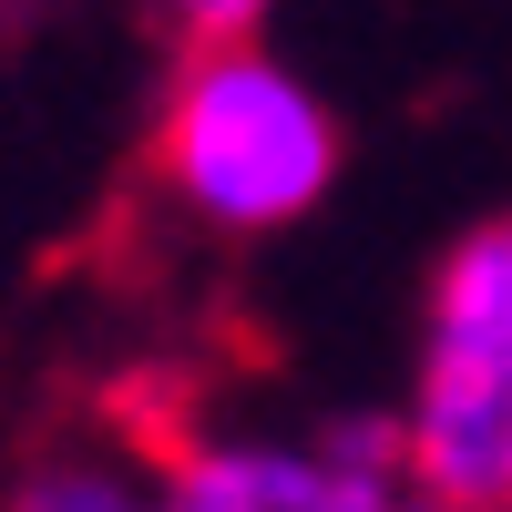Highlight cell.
Returning <instances> with one entry per match:
<instances>
[{"instance_id":"4","label":"cell","mask_w":512,"mask_h":512,"mask_svg":"<svg viewBox=\"0 0 512 512\" xmlns=\"http://www.w3.org/2000/svg\"><path fill=\"white\" fill-rule=\"evenodd\" d=\"M0 512H144V502L123 492V472H103V461H41V472L11 482Z\"/></svg>"},{"instance_id":"3","label":"cell","mask_w":512,"mask_h":512,"mask_svg":"<svg viewBox=\"0 0 512 512\" xmlns=\"http://www.w3.org/2000/svg\"><path fill=\"white\" fill-rule=\"evenodd\" d=\"M164 461V512H400V431L349 420L328 441H195L144 431Z\"/></svg>"},{"instance_id":"1","label":"cell","mask_w":512,"mask_h":512,"mask_svg":"<svg viewBox=\"0 0 512 512\" xmlns=\"http://www.w3.org/2000/svg\"><path fill=\"white\" fill-rule=\"evenodd\" d=\"M154 164L205 226L277 236L318 216V195L338 185V123L256 41H216V52H185V82L154 123Z\"/></svg>"},{"instance_id":"2","label":"cell","mask_w":512,"mask_h":512,"mask_svg":"<svg viewBox=\"0 0 512 512\" xmlns=\"http://www.w3.org/2000/svg\"><path fill=\"white\" fill-rule=\"evenodd\" d=\"M400 482L431 512H512V216L472 226L431 277Z\"/></svg>"}]
</instances>
